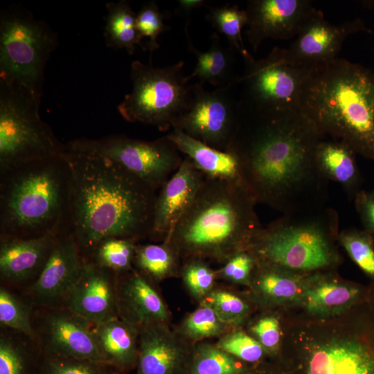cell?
Returning a JSON list of instances; mask_svg holds the SVG:
<instances>
[{
    "label": "cell",
    "instance_id": "cell-42",
    "mask_svg": "<svg viewBox=\"0 0 374 374\" xmlns=\"http://www.w3.org/2000/svg\"><path fill=\"white\" fill-rule=\"evenodd\" d=\"M136 28L142 39L148 38L147 49L152 55L159 48L157 39L165 29L163 15L155 2L146 3L136 14Z\"/></svg>",
    "mask_w": 374,
    "mask_h": 374
},
{
    "label": "cell",
    "instance_id": "cell-10",
    "mask_svg": "<svg viewBox=\"0 0 374 374\" xmlns=\"http://www.w3.org/2000/svg\"><path fill=\"white\" fill-rule=\"evenodd\" d=\"M243 74L231 82L241 84L243 105L260 112L297 109L302 85L310 68L297 66L286 57L285 48L278 46L264 58L256 60L248 51Z\"/></svg>",
    "mask_w": 374,
    "mask_h": 374
},
{
    "label": "cell",
    "instance_id": "cell-6",
    "mask_svg": "<svg viewBox=\"0 0 374 374\" xmlns=\"http://www.w3.org/2000/svg\"><path fill=\"white\" fill-rule=\"evenodd\" d=\"M339 216L330 207L283 215L257 232L249 250L258 262L292 272L326 269L337 261Z\"/></svg>",
    "mask_w": 374,
    "mask_h": 374
},
{
    "label": "cell",
    "instance_id": "cell-14",
    "mask_svg": "<svg viewBox=\"0 0 374 374\" xmlns=\"http://www.w3.org/2000/svg\"><path fill=\"white\" fill-rule=\"evenodd\" d=\"M85 260L71 230L62 232L39 276L21 290L23 296L34 307H62L79 278Z\"/></svg>",
    "mask_w": 374,
    "mask_h": 374
},
{
    "label": "cell",
    "instance_id": "cell-16",
    "mask_svg": "<svg viewBox=\"0 0 374 374\" xmlns=\"http://www.w3.org/2000/svg\"><path fill=\"white\" fill-rule=\"evenodd\" d=\"M308 0H252L245 11V34L253 51L266 39H290L314 11Z\"/></svg>",
    "mask_w": 374,
    "mask_h": 374
},
{
    "label": "cell",
    "instance_id": "cell-23",
    "mask_svg": "<svg viewBox=\"0 0 374 374\" xmlns=\"http://www.w3.org/2000/svg\"><path fill=\"white\" fill-rule=\"evenodd\" d=\"M93 331L105 363L119 374L136 368L139 330L120 318L93 325Z\"/></svg>",
    "mask_w": 374,
    "mask_h": 374
},
{
    "label": "cell",
    "instance_id": "cell-9",
    "mask_svg": "<svg viewBox=\"0 0 374 374\" xmlns=\"http://www.w3.org/2000/svg\"><path fill=\"white\" fill-rule=\"evenodd\" d=\"M184 63L156 67L135 60L130 66L132 88L118 105L121 116L167 131L186 109L193 85L184 72Z\"/></svg>",
    "mask_w": 374,
    "mask_h": 374
},
{
    "label": "cell",
    "instance_id": "cell-29",
    "mask_svg": "<svg viewBox=\"0 0 374 374\" xmlns=\"http://www.w3.org/2000/svg\"><path fill=\"white\" fill-rule=\"evenodd\" d=\"M40 352L34 341L11 330L0 334V374H39Z\"/></svg>",
    "mask_w": 374,
    "mask_h": 374
},
{
    "label": "cell",
    "instance_id": "cell-1",
    "mask_svg": "<svg viewBox=\"0 0 374 374\" xmlns=\"http://www.w3.org/2000/svg\"><path fill=\"white\" fill-rule=\"evenodd\" d=\"M253 111L256 119L249 125L240 119L227 151L237 156L257 203L283 215L324 207L329 181L316 159L323 135L298 109Z\"/></svg>",
    "mask_w": 374,
    "mask_h": 374
},
{
    "label": "cell",
    "instance_id": "cell-19",
    "mask_svg": "<svg viewBox=\"0 0 374 374\" xmlns=\"http://www.w3.org/2000/svg\"><path fill=\"white\" fill-rule=\"evenodd\" d=\"M204 175L185 157L157 193L150 238L164 241L195 199Z\"/></svg>",
    "mask_w": 374,
    "mask_h": 374
},
{
    "label": "cell",
    "instance_id": "cell-21",
    "mask_svg": "<svg viewBox=\"0 0 374 374\" xmlns=\"http://www.w3.org/2000/svg\"><path fill=\"white\" fill-rule=\"evenodd\" d=\"M154 283L134 268L118 276L119 318L139 330L154 323H168L170 319L169 310Z\"/></svg>",
    "mask_w": 374,
    "mask_h": 374
},
{
    "label": "cell",
    "instance_id": "cell-25",
    "mask_svg": "<svg viewBox=\"0 0 374 374\" xmlns=\"http://www.w3.org/2000/svg\"><path fill=\"white\" fill-rule=\"evenodd\" d=\"M355 152L346 143L323 141L319 143L316 154L317 166L328 180L338 183L349 197L359 193V175L355 158Z\"/></svg>",
    "mask_w": 374,
    "mask_h": 374
},
{
    "label": "cell",
    "instance_id": "cell-40",
    "mask_svg": "<svg viewBox=\"0 0 374 374\" xmlns=\"http://www.w3.org/2000/svg\"><path fill=\"white\" fill-rule=\"evenodd\" d=\"M181 274L190 294L202 301L213 290L217 278L216 271L198 258L184 260Z\"/></svg>",
    "mask_w": 374,
    "mask_h": 374
},
{
    "label": "cell",
    "instance_id": "cell-33",
    "mask_svg": "<svg viewBox=\"0 0 374 374\" xmlns=\"http://www.w3.org/2000/svg\"><path fill=\"white\" fill-rule=\"evenodd\" d=\"M244 363L215 344H199L193 347L189 374H243Z\"/></svg>",
    "mask_w": 374,
    "mask_h": 374
},
{
    "label": "cell",
    "instance_id": "cell-15",
    "mask_svg": "<svg viewBox=\"0 0 374 374\" xmlns=\"http://www.w3.org/2000/svg\"><path fill=\"white\" fill-rule=\"evenodd\" d=\"M368 29L360 19L335 25L315 9L294 40L285 48L287 59L299 66L312 68L337 58L346 39Z\"/></svg>",
    "mask_w": 374,
    "mask_h": 374
},
{
    "label": "cell",
    "instance_id": "cell-49",
    "mask_svg": "<svg viewBox=\"0 0 374 374\" xmlns=\"http://www.w3.org/2000/svg\"><path fill=\"white\" fill-rule=\"evenodd\" d=\"M243 374H247V373H243Z\"/></svg>",
    "mask_w": 374,
    "mask_h": 374
},
{
    "label": "cell",
    "instance_id": "cell-43",
    "mask_svg": "<svg viewBox=\"0 0 374 374\" xmlns=\"http://www.w3.org/2000/svg\"><path fill=\"white\" fill-rule=\"evenodd\" d=\"M256 265L255 256L249 251H240L216 271L217 278L238 284H249Z\"/></svg>",
    "mask_w": 374,
    "mask_h": 374
},
{
    "label": "cell",
    "instance_id": "cell-8",
    "mask_svg": "<svg viewBox=\"0 0 374 374\" xmlns=\"http://www.w3.org/2000/svg\"><path fill=\"white\" fill-rule=\"evenodd\" d=\"M57 45L54 32L28 10L12 6L0 14V80L19 84L39 98L44 70Z\"/></svg>",
    "mask_w": 374,
    "mask_h": 374
},
{
    "label": "cell",
    "instance_id": "cell-18",
    "mask_svg": "<svg viewBox=\"0 0 374 374\" xmlns=\"http://www.w3.org/2000/svg\"><path fill=\"white\" fill-rule=\"evenodd\" d=\"M168 323L139 330L136 374H189L193 349Z\"/></svg>",
    "mask_w": 374,
    "mask_h": 374
},
{
    "label": "cell",
    "instance_id": "cell-39",
    "mask_svg": "<svg viewBox=\"0 0 374 374\" xmlns=\"http://www.w3.org/2000/svg\"><path fill=\"white\" fill-rule=\"evenodd\" d=\"M229 326L241 323L249 312L248 304L236 294L224 290H213L202 301Z\"/></svg>",
    "mask_w": 374,
    "mask_h": 374
},
{
    "label": "cell",
    "instance_id": "cell-13",
    "mask_svg": "<svg viewBox=\"0 0 374 374\" xmlns=\"http://www.w3.org/2000/svg\"><path fill=\"white\" fill-rule=\"evenodd\" d=\"M33 325L34 342L42 355L105 363L93 324L68 309L33 306Z\"/></svg>",
    "mask_w": 374,
    "mask_h": 374
},
{
    "label": "cell",
    "instance_id": "cell-46",
    "mask_svg": "<svg viewBox=\"0 0 374 374\" xmlns=\"http://www.w3.org/2000/svg\"><path fill=\"white\" fill-rule=\"evenodd\" d=\"M178 2V8L184 12H190L204 4V1L202 0H179Z\"/></svg>",
    "mask_w": 374,
    "mask_h": 374
},
{
    "label": "cell",
    "instance_id": "cell-3",
    "mask_svg": "<svg viewBox=\"0 0 374 374\" xmlns=\"http://www.w3.org/2000/svg\"><path fill=\"white\" fill-rule=\"evenodd\" d=\"M257 201L243 181L205 177L191 205L164 240L186 260L225 263L248 249L261 229Z\"/></svg>",
    "mask_w": 374,
    "mask_h": 374
},
{
    "label": "cell",
    "instance_id": "cell-20",
    "mask_svg": "<svg viewBox=\"0 0 374 374\" xmlns=\"http://www.w3.org/2000/svg\"><path fill=\"white\" fill-rule=\"evenodd\" d=\"M62 232L26 239L0 238L1 284L21 290L31 284L42 271Z\"/></svg>",
    "mask_w": 374,
    "mask_h": 374
},
{
    "label": "cell",
    "instance_id": "cell-35",
    "mask_svg": "<svg viewBox=\"0 0 374 374\" xmlns=\"http://www.w3.org/2000/svg\"><path fill=\"white\" fill-rule=\"evenodd\" d=\"M231 326L224 323L213 309L202 302L199 308L182 321L177 333L186 341H198L226 334Z\"/></svg>",
    "mask_w": 374,
    "mask_h": 374
},
{
    "label": "cell",
    "instance_id": "cell-37",
    "mask_svg": "<svg viewBox=\"0 0 374 374\" xmlns=\"http://www.w3.org/2000/svg\"><path fill=\"white\" fill-rule=\"evenodd\" d=\"M39 374H119L109 365L88 359L48 357L40 353Z\"/></svg>",
    "mask_w": 374,
    "mask_h": 374
},
{
    "label": "cell",
    "instance_id": "cell-41",
    "mask_svg": "<svg viewBox=\"0 0 374 374\" xmlns=\"http://www.w3.org/2000/svg\"><path fill=\"white\" fill-rule=\"evenodd\" d=\"M215 345L221 350L247 363L260 361L265 349L256 339L242 331H232L220 337Z\"/></svg>",
    "mask_w": 374,
    "mask_h": 374
},
{
    "label": "cell",
    "instance_id": "cell-5",
    "mask_svg": "<svg viewBox=\"0 0 374 374\" xmlns=\"http://www.w3.org/2000/svg\"><path fill=\"white\" fill-rule=\"evenodd\" d=\"M71 178L62 153L0 172V238L70 229Z\"/></svg>",
    "mask_w": 374,
    "mask_h": 374
},
{
    "label": "cell",
    "instance_id": "cell-22",
    "mask_svg": "<svg viewBox=\"0 0 374 374\" xmlns=\"http://www.w3.org/2000/svg\"><path fill=\"white\" fill-rule=\"evenodd\" d=\"M308 374H374V350L355 339L322 344L310 355Z\"/></svg>",
    "mask_w": 374,
    "mask_h": 374
},
{
    "label": "cell",
    "instance_id": "cell-12",
    "mask_svg": "<svg viewBox=\"0 0 374 374\" xmlns=\"http://www.w3.org/2000/svg\"><path fill=\"white\" fill-rule=\"evenodd\" d=\"M231 85L209 91L203 84L193 85L186 109L172 124L189 136L226 152L238 127L240 103L234 100Z\"/></svg>",
    "mask_w": 374,
    "mask_h": 374
},
{
    "label": "cell",
    "instance_id": "cell-24",
    "mask_svg": "<svg viewBox=\"0 0 374 374\" xmlns=\"http://www.w3.org/2000/svg\"><path fill=\"white\" fill-rule=\"evenodd\" d=\"M166 136L205 177L243 181L240 162L233 152L210 147L177 128Z\"/></svg>",
    "mask_w": 374,
    "mask_h": 374
},
{
    "label": "cell",
    "instance_id": "cell-17",
    "mask_svg": "<svg viewBox=\"0 0 374 374\" xmlns=\"http://www.w3.org/2000/svg\"><path fill=\"white\" fill-rule=\"evenodd\" d=\"M118 274L86 259L82 271L62 306L93 325L119 318Z\"/></svg>",
    "mask_w": 374,
    "mask_h": 374
},
{
    "label": "cell",
    "instance_id": "cell-36",
    "mask_svg": "<svg viewBox=\"0 0 374 374\" xmlns=\"http://www.w3.org/2000/svg\"><path fill=\"white\" fill-rule=\"evenodd\" d=\"M206 19L219 33L226 37L230 46L242 56L248 51L242 36L247 21L245 9H240L237 5L210 8Z\"/></svg>",
    "mask_w": 374,
    "mask_h": 374
},
{
    "label": "cell",
    "instance_id": "cell-32",
    "mask_svg": "<svg viewBox=\"0 0 374 374\" xmlns=\"http://www.w3.org/2000/svg\"><path fill=\"white\" fill-rule=\"evenodd\" d=\"M33 312V305L24 296L21 298L11 287L1 285V328L20 333L35 341Z\"/></svg>",
    "mask_w": 374,
    "mask_h": 374
},
{
    "label": "cell",
    "instance_id": "cell-30",
    "mask_svg": "<svg viewBox=\"0 0 374 374\" xmlns=\"http://www.w3.org/2000/svg\"><path fill=\"white\" fill-rule=\"evenodd\" d=\"M106 8L104 35L107 46L133 54L142 41L136 28V14L125 0L107 3Z\"/></svg>",
    "mask_w": 374,
    "mask_h": 374
},
{
    "label": "cell",
    "instance_id": "cell-26",
    "mask_svg": "<svg viewBox=\"0 0 374 374\" xmlns=\"http://www.w3.org/2000/svg\"><path fill=\"white\" fill-rule=\"evenodd\" d=\"M359 290L343 283L323 277L306 280L301 297L306 310L316 315L338 314L357 300Z\"/></svg>",
    "mask_w": 374,
    "mask_h": 374
},
{
    "label": "cell",
    "instance_id": "cell-45",
    "mask_svg": "<svg viewBox=\"0 0 374 374\" xmlns=\"http://www.w3.org/2000/svg\"><path fill=\"white\" fill-rule=\"evenodd\" d=\"M355 203L364 226L374 233V195L359 192L355 197Z\"/></svg>",
    "mask_w": 374,
    "mask_h": 374
},
{
    "label": "cell",
    "instance_id": "cell-48",
    "mask_svg": "<svg viewBox=\"0 0 374 374\" xmlns=\"http://www.w3.org/2000/svg\"><path fill=\"white\" fill-rule=\"evenodd\" d=\"M372 194H373V195H374V191L373 192V193H372Z\"/></svg>",
    "mask_w": 374,
    "mask_h": 374
},
{
    "label": "cell",
    "instance_id": "cell-34",
    "mask_svg": "<svg viewBox=\"0 0 374 374\" xmlns=\"http://www.w3.org/2000/svg\"><path fill=\"white\" fill-rule=\"evenodd\" d=\"M137 242L122 238H108L100 242L88 258L118 275L132 269Z\"/></svg>",
    "mask_w": 374,
    "mask_h": 374
},
{
    "label": "cell",
    "instance_id": "cell-7",
    "mask_svg": "<svg viewBox=\"0 0 374 374\" xmlns=\"http://www.w3.org/2000/svg\"><path fill=\"white\" fill-rule=\"evenodd\" d=\"M41 99L0 80V172L60 154L61 143L40 117Z\"/></svg>",
    "mask_w": 374,
    "mask_h": 374
},
{
    "label": "cell",
    "instance_id": "cell-27",
    "mask_svg": "<svg viewBox=\"0 0 374 374\" xmlns=\"http://www.w3.org/2000/svg\"><path fill=\"white\" fill-rule=\"evenodd\" d=\"M188 30L186 26L185 33L188 44L197 60L193 72L188 75L189 79L197 78L202 84L207 82L220 87L229 84L233 80L231 71L234 49L231 46L229 48L224 46L217 33H214L209 49L200 51L193 46Z\"/></svg>",
    "mask_w": 374,
    "mask_h": 374
},
{
    "label": "cell",
    "instance_id": "cell-47",
    "mask_svg": "<svg viewBox=\"0 0 374 374\" xmlns=\"http://www.w3.org/2000/svg\"><path fill=\"white\" fill-rule=\"evenodd\" d=\"M366 3L369 4V5H374V1H367Z\"/></svg>",
    "mask_w": 374,
    "mask_h": 374
},
{
    "label": "cell",
    "instance_id": "cell-28",
    "mask_svg": "<svg viewBox=\"0 0 374 374\" xmlns=\"http://www.w3.org/2000/svg\"><path fill=\"white\" fill-rule=\"evenodd\" d=\"M253 283L262 298L274 303L301 299L306 280L295 272L258 262Z\"/></svg>",
    "mask_w": 374,
    "mask_h": 374
},
{
    "label": "cell",
    "instance_id": "cell-11",
    "mask_svg": "<svg viewBox=\"0 0 374 374\" xmlns=\"http://www.w3.org/2000/svg\"><path fill=\"white\" fill-rule=\"evenodd\" d=\"M66 145L111 159L157 192L184 159L167 136L148 141L114 134L98 139L80 138L69 141Z\"/></svg>",
    "mask_w": 374,
    "mask_h": 374
},
{
    "label": "cell",
    "instance_id": "cell-38",
    "mask_svg": "<svg viewBox=\"0 0 374 374\" xmlns=\"http://www.w3.org/2000/svg\"><path fill=\"white\" fill-rule=\"evenodd\" d=\"M338 240L355 264L366 274L374 276V247L369 234L346 229L339 233Z\"/></svg>",
    "mask_w": 374,
    "mask_h": 374
},
{
    "label": "cell",
    "instance_id": "cell-31",
    "mask_svg": "<svg viewBox=\"0 0 374 374\" xmlns=\"http://www.w3.org/2000/svg\"><path fill=\"white\" fill-rule=\"evenodd\" d=\"M180 258L167 242L159 244H137L133 267L153 282L177 276Z\"/></svg>",
    "mask_w": 374,
    "mask_h": 374
},
{
    "label": "cell",
    "instance_id": "cell-44",
    "mask_svg": "<svg viewBox=\"0 0 374 374\" xmlns=\"http://www.w3.org/2000/svg\"><path fill=\"white\" fill-rule=\"evenodd\" d=\"M258 341L265 350L274 351L279 344L280 339V325L274 317L260 319L251 328Z\"/></svg>",
    "mask_w": 374,
    "mask_h": 374
},
{
    "label": "cell",
    "instance_id": "cell-2",
    "mask_svg": "<svg viewBox=\"0 0 374 374\" xmlns=\"http://www.w3.org/2000/svg\"><path fill=\"white\" fill-rule=\"evenodd\" d=\"M71 178L70 230L85 259L108 238L150 237L157 192L111 159L64 144Z\"/></svg>",
    "mask_w": 374,
    "mask_h": 374
},
{
    "label": "cell",
    "instance_id": "cell-4",
    "mask_svg": "<svg viewBox=\"0 0 374 374\" xmlns=\"http://www.w3.org/2000/svg\"><path fill=\"white\" fill-rule=\"evenodd\" d=\"M297 109L323 136L374 159V72L335 58L310 68Z\"/></svg>",
    "mask_w": 374,
    "mask_h": 374
}]
</instances>
